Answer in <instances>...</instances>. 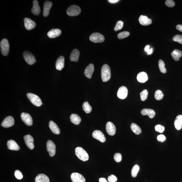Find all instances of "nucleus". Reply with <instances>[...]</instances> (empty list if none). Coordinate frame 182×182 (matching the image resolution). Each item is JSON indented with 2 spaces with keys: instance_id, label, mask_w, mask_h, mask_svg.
<instances>
[{
  "instance_id": "nucleus-1",
  "label": "nucleus",
  "mask_w": 182,
  "mask_h": 182,
  "mask_svg": "<svg viewBox=\"0 0 182 182\" xmlns=\"http://www.w3.org/2000/svg\"><path fill=\"white\" fill-rule=\"evenodd\" d=\"M101 77L103 82H106L110 79L111 77V70L108 64H105L101 69Z\"/></svg>"
},
{
  "instance_id": "nucleus-2",
  "label": "nucleus",
  "mask_w": 182,
  "mask_h": 182,
  "mask_svg": "<svg viewBox=\"0 0 182 182\" xmlns=\"http://www.w3.org/2000/svg\"><path fill=\"white\" fill-rule=\"evenodd\" d=\"M75 154L78 158L85 162L89 159V156L87 153L81 147H77L75 149Z\"/></svg>"
},
{
  "instance_id": "nucleus-3",
  "label": "nucleus",
  "mask_w": 182,
  "mask_h": 182,
  "mask_svg": "<svg viewBox=\"0 0 182 182\" xmlns=\"http://www.w3.org/2000/svg\"><path fill=\"white\" fill-rule=\"evenodd\" d=\"M27 97L32 104L37 107L41 106L42 105L41 99L38 95L33 93H28L27 94Z\"/></svg>"
},
{
  "instance_id": "nucleus-4",
  "label": "nucleus",
  "mask_w": 182,
  "mask_h": 182,
  "mask_svg": "<svg viewBox=\"0 0 182 182\" xmlns=\"http://www.w3.org/2000/svg\"><path fill=\"white\" fill-rule=\"evenodd\" d=\"M81 12V8L76 5H72L69 7L67 9L66 13L69 16H78Z\"/></svg>"
},
{
  "instance_id": "nucleus-5",
  "label": "nucleus",
  "mask_w": 182,
  "mask_h": 182,
  "mask_svg": "<svg viewBox=\"0 0 182 182\" xmlns=\"http://www.w3.org/2000/svg\"><path fill=\"white\" fill-rule=\"evenodd\" d=\"M1 52L4 56H7L8 55L9 49V45L8 40L6 39H3L0 43Z\"/></svg>"
},
{
  "instance_id": "nucleus-6",
  "label": "nucleus",
  "mask_w": 182,
  "mask_h": 182,
  "mask_svg": "<svg viewBox=\"0 0 182 182\" xmlns=\"http://www.w3.org/2000/svg\"><path fill=\"white\" fill-rule=\"evenodd\" d=\"M90 41L94 43H102L105 41V38L102 34L98 32H94L89 37Z\"/></svg>"
},
{
  "instance_id": "nucleus-7",
  "label": "nucleus",
  "mask_w": 182,
  "mask_h": 182,
  "mask_svg": "<svg viewBox=\"0 0 182 182\" xmlns=\"http://www.w3.org/2000/svg\"><path fill=\"white\" fill-rule=\"evenodd\" d=\"M23 56L26 62L29 64H33L36 62L35 57L30 52L24 51L23 53Z\"/></svg>"
},
{
  "instance_id": "nucleus-8",
  "label": "nucleus",
  "mask_w": 182,
  "mask_h": 182,
  "mask_svg": "<svg viewBox=\"0 0 182 182\" xmlns=\"http://www.w3.org/2000/svg\"><path fill=\"white\" fill-rule=\"evenodd\" d=\"M47 149L50 156L52 157L54 156L56 153V145L53 141L49 140L47 143Z\"/></svg>"
},
{
  "instance_id": "nucleus-9",
  "label": "nucleus",
  "mask_w": 182,
  "mask_h": 182,
  "mask_svg": "<svg viewBox=\"0 0 182 182\" xmlns=\"http://www.w3.org/2000/svg\"><path fill=\"white\" fill-rule=\"evenodd\" d=\"M21 118L22 121L26 125L31 126L33 124V120L31 116L28 113H22L21 115Z\"/></svg>"
},
{
  "instance_id": "nucleus-10",
  "label": "nucleus",
  "mask_w": 182,
  "mask_h": 182,
  "mask_svg": "<svg viewBox=\"0 0 182 182\" xmlns=\"http://www.w3.org/2000/svg\"><path fill=\"white\" fill-rule=\"evenodd\" d=\"M14 124V118L11 116H8L2 122L1 125L3 127L8 128L11 127Z\"/></svg>"
},
{
  "instance_id": "nucleus-11",
  "label": "nucleus",
  "mask_w": 182,
  "mask_h": 182,
  "mask_svg": "<svg viewBox=\"0 0 182 182\" xmlns=\"http://www.w3.org/2000/svg\"><path fill=\"white\" fill-rule=\"evenodd\" d=\"M93 137L101 142H104L106 140V138L102 132L99 130H95L93 132Z\"/></svg>"
},
{
  "instance_id": "nucleus-12",
  "label": "nucleus",
  "mask_w": 182,
  "mask_h": 182,
  "mask_svg": "<svg viewBox=\"0 0 182 182\" xmlns=\"http://www.w3.org/2000/svg\"><path fill=\"white\" fill-rule=\"evenodd\" d=\"M71 178L73 182H85L86 181L83 176L78 173H72Z\"/></svg>"
},
{
  "instance_id": "nucleus-13",
  "label": "nucleus",
  "mask_w": 182,
  "mask_h": 182,
  "mask_svg": "<svg viewBox=\"0 0 182 182\" xmlns=\"http://www.w3.org/2000/svg\"><path fill=\"white\" fill-rule=\"evenodd\" d=\"M106 130L109 135L114 136L116 132V126L112 122H109L106 124Z\"/></svg>"
},
{
  "instance_id": "nucleus-14",
  "label": "nucleus",
  "mask_w": 182,
  "mask_h": 182,
  "mask_svg": "<svg viewBox=\"0 0 182 182\" xmlns=\"http://www.w3.org/2000/svg\"><path fill=\"white\" fill-rule=\"evenodd\" d=\"M128 94V89L124 86H122L118 90L117 95L119 98L121 99H125L127 97Z\"/></svg>"
},
{
  "instance_id": "nucleus-15",
  "label": "nucleus",
  "mask_w": 182,
  "mask_h": 182,
  "mask_svg": "<svg viewBox=\"0 0 182 182\" xmlns=\"http://www.w3.org/2000/svg\"><path fill=\"white\" fill-rule=\"evenodd\" d=\"M24 139L26 144L28 148L31 150L33 149L34 148V140L33 137L30 135H27L24 136Z\"/></svg>"
},
{
  "instance_id": "nucleus-16",
  "label": "nucleus",
  "mask_w": 182,
  "mask_h": 182,
  "mask_svg": "<svg viewBox=\"0 0 182 182\" xmlns=\"http://www.w3.org/2000/svg\"><path fill=\"white\" fill-rule=\"evenodd\" d=\"M24 21L25 27L26 29L28 30H31L35 28L36 26L35 22L30 18H25Z\"/></svg>"
},
{
  "instance_id": "nucleus-17",
  "label": "nucleus",
  "mask_w": 182,
  "mask_h": 182,
  "mask_svg": "<svg viewBox=\"0 0 182 182\" xmlns=\"http://www.w3.org/2000/svg\"><path fill=\"white\" fill-rule=\"evenodd\" d=\"M52 5L51 1H46L44 3L43 15L44 17H47L49 15L50 9Z\"/></svg>"
},
{
  "instance_id": "nucleus-18",
  "label": "nucleus",
  "mask_w": 182,
  "mask_h": 182,
  "mask_svg": "<svg viewBox=\"0 0 182 182\" xmlns=\"http://www.w3.org/2000/svg\"><path fill=\"white\" fill-rule=\"evenodd\" d=\"M94 71V66L92 64H90L85 69L84 73L85 76L89 79L92 77L93 73Z\"/></svg>"
},
{
  "instance_id": "nucleus-19",
  "label": "nucleus",
  "mask_w": 182,
  "mask_h": 182,
  "mask_svg": "<svg viewBox=\"0 0 182 182\" xmlns=\"http://www.w3.org/2000/svg\"><path fill=\"white\" fill-rule=\"evenodd\" d=\"M7 148L9 150L18 151L19 150L20 147L15 141L11 140L7 141Z\"/></svg>"
},
{
  "instance_id": "nucleus-20",
  "label": "nucleus",
  "mask_w": 182,
  "mask_h": 182,
  "mask_svg": "<svg viewBox=\"0 0 182 182\" xmlns=\"http://www.w3.org/2000/svg\"><path fill=\"white\" fill-rule=\"evenodd\" d=\"M64 57L63 56H59L56 61V68L57 70H62L64 67Z\"/></svg>"
},
{
  "instance_id": "nucleus-21",
  "label": "nucleus",
  "mask_w": 182,
  "mask_h": 182,
  "mask_svg": "<svg viewBox=\"0 0 182 182\" xmlns=\"http://www.w3.org/2000/svg\"><path fill=\"white\" fill-rule=\"evenodd\" d=\"M62 31L59 29H52L50 30L47 33V35L50 38H54L60 36Z\"/></svg>"
},
{
  "instance_id": "nucleus-22",
  "label": "nucleus",
  "mask_w": 182,
  "mask_h": 182,
  "mask_svg": "<svg viewBox=\"0 0 182 182\" xmlns=\"http://www.w3.org/2000/svg\"><path fill=\"white\" fill-rule=\"evenodd\" d=\"M141 114L143 116H147L150 118L154 117L156 115V112L154 111L151 109L145 108L142 109L141 111Z\"/></svg>"
},
{
  "instance_id": "nucleus-23",
  "label": "nucleus",
  "mask_w": 182,
  "mask_h": 182,
  "mask_svg": "<svg viewBox=\"0 0 182 182\" xmlns=\"http://www.w3.org/2000/svg\"><path fill=\"white\" fill-rule=\"evenodd\" d=\"M139 22L142 25L147 26L151 24L152 21L146 16L142 15L139 17Z\"/></svg>"
},
{
  "instance_id": "nucleus-24",
  "label": "nucleus",
  "mask_w": 182,
  "mask_h": 182,
  "mask_svg": "<svg viewBox=\"0 0 182 182\" xmlns=\"http://www.w3.org/2000/svg\"><path fill=\"white\" fill-rule=\"evenodd\" d=\"M49 127L52 132L55 134L58 135L60 133V130L57 124L52 121H50L49 123Z\"/></svg>"
},
{
  "instance_id": "nucleus-25",
  "label": "nucleus",
  "mask_w": 182,
  "mask_h": 182,
  "mask_svg": "<svg viewBox=\"0 0 182 182\" xmlns=\"http://www.w3.org/2000/svg\"><path fill=\"white\" fill-rule=\"evenodd\" d=\"M33 3V6L31 10L32 12V14L34 15H38L41 12V9H40L38 1L36 0H34Z\"/></svg>"
},
{
  "instance_id": "nucleus-26",
  "label": "nucleus",
  "mask_w": 182,
  "mask_h": 182,
  "mask_svg": "<svg viewBox=\"0 0 182 182\" xmlns=\"http://www.w3.org/2000/svg\"><path fill=\"white\" fill-rule=\"evenodd\" d=\"M80 52L77 49H74L71 54L70 57V60L72 62H77L79 59Z\"/></svg>"
},
{
  "instance_id": "nucleus-27",
  "label": "nucleus",
  "mask_w": 182,
  "mask_h": 182,
  "mask_svg": "<svg viewBox=\"0 0 182 182\" xmlns=\"http://www.w3.org/2000/svg\"><path fill=\"white\" fill-rule=\"evenodd\" d=\"M137 79L138 81L140 83H145L148 79V76L146 73L141 72L139 73L137 76Z\"/></svg>"
},
{
  "instance_id": "nucleus-28",
  "label": "nucleus",
  "mask_w": 182,
  "mask_h": 182,
  "mask_svg": "<svg viewBox=\"0 0 182 182\" xmlns=\"http://www.w3.org/2000/svg\"><path fill=\"white\" fill-rule=\"evenodd\" d=\"M174 126L177 130H181L182 127V116L179 115L176 118L174 121Z\"/></svg>"
},
{
  "instance_id": "nucleus-29",
  "label": "nucleus",
  "mask_w": 182,
  "mask_h": 182,
  "mask_svg": "<svg viewBox=\"0 0 182 182\" xmlns=\"http://www.w3.org/2000/svg\"><path fill=\"white\" fill-rule=\"evenodd\" d=\"M35 182H50L48 177L44 174H39L35 179Z\"/></svg>"
},
{
  "instance_id": "nucleus-30",
  "label": "nucleus",
  "mask_w": 182,
  "mask_h": 182,
  "mask_svg": "<svg viewBox=\"0 0 182 182\" xmlns=\"http://www.w3.org/2000/svg\"><path fill=\"white\" fill-rule=\"evenodd\" d=\"M70 118L72 123L76 125H79L81 122V118L77 114H72L70 116Z\"/></svg>"
},
{
  "instance_id": "nucleus-31",
  "label": "nucleus",
  "mask_w": 182,
  "mask_h": 182,
  "mask_svg": "<svg viewBox=\"0 0 182 182\" xmlns=\"http://www.w3.org/2000/svg\"><path fill=\"white\" fill-rule=\"evenodd\" d=\"M171 55L174 60L177 61L182 56V52L177 49H175L171 53Z\"/></svg>"
},
{
  "instance_id": "nucleus-32",
  "label": "nucleus",
  "mask_w": 182,
  "mask_h": 182,
  "mask_svg": "<svg viewBox=\"0 0 182 182\" xmlns=\"http://www.w3.org/2000/svg\"><path fill=\"white\" fill-rule=\"evenodd\" d=\"M131 128L132 131L136 135H139L141 133V128L135 123H132L131 124Z\"/></svg>"
},
{
  "instance_id": "nucleus-33",
  "label": "nucleus",
  "mask_w": 182,
  "mask_h": 182,
  "mask_svg": "<svg viewBox=\"0 0 182 182\" xmlns=\"http://www.w3.org/2000/svg\"><path fill=\"white\" fill-rule=\"evenodd\" d=\"M82 108L84 111L87 114L91 113L92 110V108L87 101L83 103Z\"/></svg>"
},
{
  "instance_id": "nucleus-34",
  "label": "nucleus",
  "mask_w": 182,
  "mask_h": 182,
  "mask_svg": "<svg viewBox=\"0 0 182 182\" xmlns=\"http://www.w3.org/2000/svg\"><path fill=\"white\" fill-rule=\"evenodd\" d=\"M158 66L161 72L164 74L166 73V69L165 67V64L162 59H160L158 61Z\"/></svg>"
},
{
  "instance_id": "nucleus-35",
  "label": "nucleus",
  "mask_w": 182,
  "mask_h": 182,
  "mask_svg": "<svg viewBox=\"0 0 182 182\" xmlns=\"http://www.w3.org/2000/svg\"><path fill=\"white\" fill-rule=\"evenodd\" d=\"M164 97L162 92L160 90H156L154 93L155 99L157 100H161Z\"/></svg>"
},
{
  "instance_id": "nucleus-36",
  "label": "nucleus",
  "mask_w": 182,
  "mask_h": 182,
  "mask_svg": "<svg viewBox=\"0 0 182 182\" xmlns=\"http://www.w3.org/2000/svg\"><path fill=\"white\" fill-rule=\"evenodd\" d=\"M139 169V167L137 165H136L133 167L131 171V175L132 177H136Z\"/></svg>"
},
{
  "instance_id": "nucleus-37",
  "label": "nucleus",
  "mask_w": 182,
  "mask_h": 182,
  "mask_svg": "<svg viewBox=\"0 0 182 182\" xmlns=\"http://www.w3.org/2000/svg\"><path fill=\"white\" fill-rule=\"evenodd\" d=\"M130 33L129 32L124 31L120 32L118 35V39H124V38L128 37L130 35Z\"/></svg>"
},
{
  "instance_id": "nucleus-38",
  "label": "nucleus",
  "mask_w": 182,
  "mask_h": 182,
  "mask_svg": "<svg viewBox=\"0 0 182 182\" xmlns=\"http://www.w3.org/2000/svg\"><path fill=\"white\" fill-rule=\"evenodd\" d=\"M124 23L122 21H119L117 22L116 26L114 28L115 31H118L122 29L123 28Z\"/></svg>"
},
{
  "instance_id": "nucleus-39",
  "label": "nucleus",
  "mask_w": 182,
  "mask_h": 182,
  "mask_svg": "<svg viewBox=\"0 0 182 182\" xmlns=\"http://www.w3.org/2000/svg\"><path fill=\"white\" fill-rule=\"evenodd\" d=\"M141 100L144 101L146 100L148 95V92L146 89L144 90L140 93Z\"/></svg>"
},
{
  "instance_id": "nucleus-40",
  "label": "nucleus",
  "mask_w": 182,
  "mask_h": 182,
  "mask_svg": "<svg viewBox=\"0 0 182 182\" xmlns=\"http://www.w3.org/2000/svg\"><path fill=\"white\" fill-rule=\"evenodd\" d=\"M173 40L174 41L182 44V36L179 34L176 35L173 38Z\"/></svg>"
},
{
  "instance_id": "nucleus-41",
  "label": "nucleus",
  "mask_w": 182,
  "mask_h": 182,
  "mask_svg": "<svg viewBox=\"0 0 182 182\" xmlns=\"http://www.w3.org/2000/svg\"><path fill=\"white\" fill-rule=\"evenodd\" d=\"M114 160L117 162H120L122 160V156L120 153H116L114 155Z\"/></svg>"
},
{
  "instance_id": "nucleus-42",
  "label": "nucleus",
  "mask_w": 182,
  "mask_h": 182,
  "mask_svg": "<svg viewBox=\"0 0 182 182\" xmlns=\"http://www.w3.org/2000/svg\"><path fill=\"white\" fill-rule=\"evenodd\" d=\"M155 130H156V131L159 132L160 133H163L165 130L164 126L160 125V124H158V125H156L155 126Z\"/></svg>"
},
{
  "instance_id": "nucleus-43",
  "label": "nucleus",
  "mask_w": 182,
  "mask_h": 182,
  "mask_svg": "<svg viewBox=\"0 0 182 182\" xmlns=\"http://www.w3.org/2000/svg\"><path fill=\"white\" fill-rule=\"evenodd\" d=\"M15 175L16 179L19 180L22 179L23 177L21 172L18 170H17L15 171Z\"/></svg>"
},
{
  "instance_id": "nucleus-44",
  "label": "nucleus",
  "mask_w": 182,
  "mask_h": 182,
  "mask_svg": "<svg viewBox=\"0 0 182 182\" xmlns=\"http://www.w3.org/2000/svg\"><path fill=\"white\" fill-rule=\"evenodd\" d=\"M165 4L167 7H173L175 5V3L172 0H167L165 1Z\"/></svg>"
},
{
  "instance_id": "nucleus-45",
  "label": "nucleus",
  "mask_w": 182,
  "mask_h": 182,
  "mask_svg": "<svg viewBox=\"0 0 182 182\" xmlns=\"http://www.w3.org/2000/svg\"><path fill=\"white\" fill-rule=\"evenodd\" d=\"M117 178L114 175L109 176L108 178V180L109 182H116L117 181Z\"/></svg>"
},
{
  "instance_id": "nucleus-46",
  "label": "nucleus",
  "mask_w": 182,
  "mask_h": 182,
  "mask_svg": "<svg viewBox=\"0 0 182 182\" xmlns=\"http://www.w3.org/2000/svg\"><path fill=\"white\" fill-rule=\"evenodd\" d=\"M150 46L149 45H147L144 48V51L147 53V54L148 55H150L152 54L153 52V49L152 48H151V49H149Z\"/></svg>"
},
{
  "instance_id": "nucleus-47",
  "label": "nucleus",
  "mask_w": 182,
  "mask_h": 182,
  "mask_svg": "<svg viewBox=\"0 0 182 182\" xmlns=\"http://www.w3.org/2000/svg\"><path fill=\"white\" fill-rule=\"evenodd\" d=\"M166 139L165 136L163 135H159L157 137V139L158 141L162 142L164 141Z\"/></svg>"
},
{
  "instance_id": "nucleus-48",
  "label": "nucleus",
  "mask_w": 182,
  "mask_h": 182,
  "mask_svg": "<svg viewBox=\"0 0 182 182\" xmlns=\"http://www.w3.org/2000/svg\"><path fill=\"white\" fill-rule=\"evenodd\" d=\"M176 28L179 31L182 32V26L181 25H178L176 26Z\"/></svg>"
},
{
  "instance_id": "nucleus-49",
  "label": "nucleus",
  "mask_w": 182,
  "mask_h": 182,
  "mask_svg": "<svg viewBox=\"0 0 182 182\" xmlns=\"http://www.w3.org/2000/svg\"><path fill=\"white\" fill-rule=\"evenodd\" d=\"M99 182H108L104 178H101L99 179Z\"/></svg>"
},
{
  "instance_id": "nucleus-50",
  "label": "nucleus",
  "mask_w": 182,
  "mask_h": 182,
  "mask_svg": "<svg viewBox=\"0 0 182 182\" xmlns=\"http://www.w3.org/2000/svg\"><path fill=\"white\" fill-rule=\"evenodd\" d=\"M109 3H116L120 1H118V0H109L108 1Z\"/></svg>"
}]
</instances>
